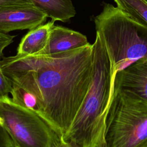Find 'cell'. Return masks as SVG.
Segmentation results:
<instances>
[{
  "label": "cell",
  "instance_id": "9a60e30c",
  "mask_svg": "<svg viewBox=\"0 0 147 147\" xmlns=\"http://www.w3.org/2000/svg\"><path fill=\"white\" fill-rule=\"evenodd\" d=\"M15 36L0 32V58L3 56V49L13 42Z\"/></svg>",
  "mask_w": 147,
  "mask_h": 147
},
{
  "label": "cell",
  "instance_id": "7a4b0ae2",
  "mask_svg": "<svg viewBox=\"0 0 147 147\" xmlns=\"http://www.w3.org/2000/svg\"><path fill=\"white\" fill-rule=\"evenodd\" d=\"M92 46L90 85L69 130L63 137L66 147H107L106 121L113 93L111 63L96 33Z\"/></svg>",
  "mask_w": 147,
  "mask_h": 147
},
{
  "label": "cell",
  "instance_id": "8992f818",
  "mask_svg": "<svg viewBox=\"0 0 147 147\" xmlns=\"http://www.w3.org/2000/svg\"><path fill=\"white\" fill-rule=\"evenodd\" d=\"M47 15L33 5L14 6L0 10V32L30 30L44 24Z\"/></svg>",
  "mask_w": 147,
  "mask_h": 147
},
{
  "label": "cell",
  "instance_id": "277c9868",
  "mask_svg": "<svg viewBox=\"0 0 147 147\" xmlns=\"http://www.w3.org/2000/svg\"><path fill=\"white\" fill-rule=\"evenodd\" d=\"M107 147H147V101L113 90L106 117Z\"/></svg>",
  "mask_w": 147,
  "mask_h": 147
},
{
  "label": "cell",
  "instance_id": "ba28073f",
  "mask_svg": "<svg viewBox=\"0 0 147 147\" xmlns=\"http://www.w3.org/2000/svg\"><path fill=\"white\" fill-rule=\"evenodd\" d=\"M89 44L86 36L82 33L64 26L53 25L50 30L46 46L36 55H49L65 52Z\"/></svg>",
  "mask_w": 147,
  "mask_h": 147
},
{
  "label": "cell",
  "instance_id": "4fadbf2b",
  "mask_svg": "<svg viewBox=\"0 0 147 147\" xmlns=\"http://www.w3.org/2000/svg\"><path fill=\"white\" fill-rule=\"evenodd\" d=\"M11 90V84L3 72L0 60V96L8 95Z\"/></svg>",
  "mask_w": 147,
  "mask_h": 147
},
{
  "label": "cell",
  "instance_id": "6da1fadb",
  "mask_svg": "<svg viewBox=\"0 0 147 147\" xmlns=\"http://www.w3.org/2000/svg\"><path fill=\"white\" fill-rule=\"evenodd\" d=\"M92 50L89 44L54 54H17L1 60L12 86V99L37 114L62 140L88 89Z\"/></svg>",
  "mask_w": 147,
  "mask_h": 147
},
{
  "label": "cell",
  "instance_id": "3957f363",
  "mask_svg": "<svg viewBox=\"0 0 147 147\" xmlns=\"http://www.w3.org/2000/svg\"><path fill=\"white\" fill-rule=\"evenodd\" d=\"M94 21L111 63L113 80L117 71L147 60V25L110 3L105 4Z\"/></svg>",
  "mask_w": 147,
  "mask_h": 147
},
{
  "label": "cell",
  "instance_id": "5bb4252c",
  "mask_svg": "<svg viewBox=\"0 0 147 147\" xmlns=\"http://www.w3.org/2000/svg\"><path fill=\"white\" fill-rule=\"evenodd\" d=\"M31 5L33 4L30 0H0V10L11 7Z\"/></svg>",
  "mask_w": 147,
  "mask_h": 147
},
{
  "label": "cell",
  "instance_id": "8fae6325",
  "mask_svg": "<svg viewBox=\"0 0 147 147\" xmlns=\"http://www.w3.org/2000/svg\"><path fill=\"white\" fill-rule=\"evenodd\" d=\"M117 7L136 21L147 25L146 0H114Z\"/></svg>",
  "mask_w": 147,
  "mask_h": 147
},
{
  "label": "cell",
  "instance_id": "7c38bea8",
  "mask_svg": "<svg viewBox=\"0 0 147 147\" xmlns=\"http://www.w3.org/2000/svg\"><path fill=\"white\" fill-rule=\"evenodd\" d=\"M0 147H17L11 136L0 122Z\"/></svg>",
  "mask_w": 147,
  "mask_h": 147
},
{
  "label": "cell",
  "instance_id": "52a82bcc",
  "mask_svg": "<svg viewBox=\"0 0 147 147\" xmlns=\"http://www.w3.org/2000/svg\"><path fill=\"white\" fill-rule=\"evenodd\" d=\"M113 90L133 93L147 101V60L140 59L116 72Z\"/></svg>",
  "mask_w": 147,
  "mask_h": 147
},
{
  "label": "cell",
  "instance_id": "30bf717a",
  "mask_svg": "<svg viewBox=\"0 0 147 147\" xmlns=\"http://www.w3.org/2000/svg\"><path fill=\"white\" fill-rule=\"evenodd\" d=\"M34 6L56 21L67 22L76 14L72 0H30Z\"/></svg>",
  "mask_w": 147,
  "mask_h": 147
},
{
  "label": "cell",
  "instance_id": "5b68a950",
  "mask_svg": "<svg viewBox=\"0 0 147 147\" xmlns=\"http://www.w3.org/2000/svg\"><path fill=\"white\" fill-rule=\"evenodd\" d=\"M0 122L17 147H66L60 136L33 111L9 95L0 96Z\"/></svg>",
  "mask_w": 147,
  "mask_h": 147
},
{
  "label": "cell",
  "instance_id": "9c48e42d",
  "mask_svg": "<svg viewBox=\"0 0 147 147\" xmlns=\"http://www.w3.org/2000/svg\"><path fill=\"white\" fill-rule=\"evenodd\" d=\"M54 23L55 21L52 20L29 30L18 44L17 54L32 55L42 51L47 44L49 32Z\"/></svg>",
  "mask_w": 147,
  "mask_h": 147
}]
</instances>
